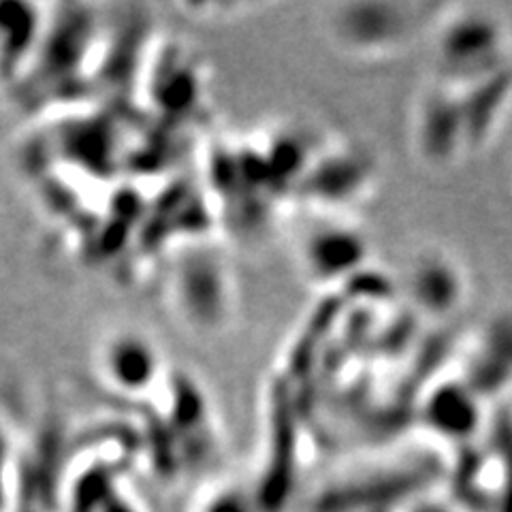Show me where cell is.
Listing matches in <instances>:
<instances>
[{
  "label": "cell",
  "instance_id": "1",
  "mask_svg": "<svg viewBox=\"0 0 512 512\" xmlns=\"http://www.w3.org/2000/svg\"><path fill=\"white\" fill-rule=\"evenodd\" d=\"M146 350H150V344L148 340L139 338V335H120L116 340H109L103 359L105 374L114 380L120 389L139 387L141 378L148 376L156 359L154 355H148L135 361V357H141Z\"/></svg>",
  "mask_w": 512,
  "mask_h": 512
},
{
  "label": "cell",
  "instance_id": "2",
  "mask_svg": "<svg viewBox=\"0 0 512 512\" xmlns=\"http://www.w3.org/2000/svg\"><path fill=\"white\" fill-rule=\"evenodd\" d=\"M203 512H242V506L231 504L229 500H218L207 508H203Z\"/></svg>",
  "mask_w": 512,
  "mask_h": 512
}]
</instances>
